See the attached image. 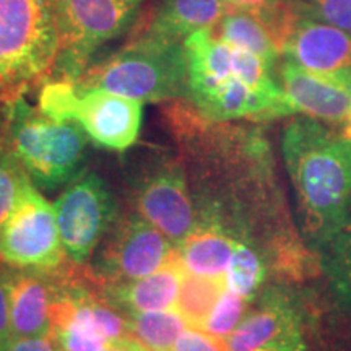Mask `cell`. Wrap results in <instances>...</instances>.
I'll return each mask as SVG.
<instances>
[{"label": "cell", "instance_id": "6da1fadb", "mask_svg": "<svg viewBox=\"0 0 351 351\" xmlns=\"http://www.w3.org/2000/svg\"><path fill=\"white\" fill-rule=\"evenodd\" d=\"M282 152L302 236L320 254L351 212V135L301 116L285 127Z\"/></svg>", "mask_w": 351, "mask_h": 351}, {"label": "cell", "instance_id": "7a4b0ae2", "mask_svg": "<svg viewBox=\"0 0 351 351\" xmlns=\"http://www.w3.org/2000/svg\"><path fill=\"white\" fill-rule=\"evenodd\" d=\"M187 95L208 121L275 119L293 116L274 65L226 43L213 28L184 39Z\"/></svg>", "mask_w": 351, "mask_h": 351}, {"label": "cell", "instance_id": "3957f363", "mask_svg": "<svg viewBox=\"0 0 351 351\" xmlns=\"http://www.w3.org/2000/svg\"><path fill=\"white\" fill-rule=\"evenodd\" d=\"M0 132L38 189L54 191L80 174L88 135L75 122L52 119L20 95L3 101Z\"/></svg>", "mask_w": 351, "mask_h": 351}, {"label": "cell", "instance_id": "277c9868", "mask_svg": "<svg viewBox=\"0 0 351 351\" xmlns=\"http://www.w3.org/2000/svg\"><path fill=\"white\" fill-rule=\"evenodd\" d=\"M77 83L142 103L178 99L187 95L184 41L135 33L119 51L90 65Z\"/></svg>", "mask_w": 351, "mask_h": 351}, {"label": "cell", "instance_id": "5b68a950", "mask_svg": "<svg viewBox=\"0 0 351 351\" xmlns=\"http://www.w3.org/2000/svg\"><path fill=\"white\" fill-rule=\"evenodd\" d=\"M59 29L52 0H0V101L52 75Z\"/></svg>", "mask_w": 351, "mask_h": 351}, {"label": "cell", "instance_id": "8992f818", "mask_svg": "<svg viewBox=\"0 0 351 351\" xmlns=\"http://www.w3.org/2000/svg\"><path fill=\"white\" fill-rule=\"evenodd\" d=\"M38 108L56 121L75 122L91 142L111 152H125L142 130V101L77 82H44Z\"/></svg>", "mask_w": 351, "mask_h": 351}, {"label": "cell", "instance_id": "52a82bcc", "mask_svg": "<svg viewBox=\"0 0 351 351\" xmlns=\"http://www.w3.org/2000/svg\"><path fill=\"white\" fill-rule=\"evenodd\" d=\"M59 29L54 80L77 82L98 49L130 29L138 5L124 0H52Z\"/></svg>", "mask_w": 351, "mask_h": 351}, {"label": "cell", "instance_id": "ba28073f", "mask_svg": "<svg viewBox=\"0 0 351 351\" xmlns=\"http://www.w3.org/2000/svg\"><path fill=\"white\" fill-rule=\"evenodd\" d=\"M51 337L57 351H108L132 339L129 317L80 285H54Z\"/></svg>", "mask_w": 351, "mask_h": 351}, {"label": "cell", "instance_id": "9c48e42d", "mask_svg": "<svg viewBox=\"0 0 351 351\" xmlns=\"http://www.w3.org/2000/svg\"><path fill=\"white\" fill-rule=\"evenodd\" d=\"M64 254L54 205L32 182L0 230V262L47 274L59 269Z\"/></svg>", "mask_w": 351, "mask_h": 351}, {"label": "cell", "instance_id": "30bf717a", "mask_svg": "<svg viewBox=\"0 0 351 351\" xmlns=\"http://www.w3.org/2000/svg\"><path fill=\"white\" fill-rule=\"evenodd\" d=\"M54 208L65 256L85 263L114 218V199L106 182L95 173L77 174Z\"/></svg>", "mask_w": 351, "mask_h": 351}, {"label": "cell", "instance_id": "8fae6325", "mask_svg": "<svg viewBox=\"0 0 351 351\" xmlns=\"http://www.w3.org/2000/svg\"><path fill=\"white\" fill-rule=\"evenodd\" d=\"M283 57L307 72L351 88V34L319 19L306 0H300Z\"/></svg>", "mask_w": 351, "mask_h": 351}, {"label": "cell", "instance_id": "7c38bea8", "mask_svg": "<svg viewBox=\"0 0 351 351\" xmlns=\"http://www.w3.org/2000/svg\"><path fill=\"white\" fill-rule=\"evenodd\" d=\"M176 245L143 217H129L114 232L98 263V274L109 283L129 282L163 269Z\"/></svg>", "mask_w": 351, "mask_h": 351}, {"label": "cell", "instance_id": "4fadbf2b", "mask_svg": "<svg viewBox=\"0 0 351 351\" xmlns=\"http://www.w3.org/2000/svg\"><path fill=\"white\" fill-rule=\"evenodd\" d=\"M140 217L158 228L174 245L194 230L195 218L182 166L176 161L156 166L137 187Z\"/></svg>", "mask_w": 351, "mask_h": 351}, {"label": "cell", "instance_id": "5bb4252c", "mask_svg": "<svg viewBox=\"0 0 351 351\" xmlns=\"http://www.w3.org/2000/svg\"><path fill=\"white\" fill-rule=\"evenodd\" d=\"M280 85L293 114L346 129L351 108L350 86L307 72L287 59L280 65Z\"/></svg>", "mask_w": 351, "mask_h": 351}, {"label": "cell", "instance_id": "9a60e30c", "mask_svg": "<svg viewBox=\"0 0 351 351\" xmlns=\"http://www.w3.org/2000/svg\"><path fill=\"white\" fill-rule=\"evenodd\" d=\"M5 275L13 340L51 335L54 285L46 271L5 267Z\"/></svg>", "mask_w": 351, "mask_h": 351}, {"label": "cell", "instance_id": "2e32d148", "mask_svg": "<svg viewBox=\"0 0 351 351\" xmlns=\"http://www.w3.org/2000/svg\"><path fill=\"white\" fill-rule=\"evenodd\" d=\"M184 271L176 251L174 257L155 274L129 282L108 283L104 296L109 304L127 315L176 309Z\"/></svg>", "mask_w": 351, "mask_h": 351}, {"label": "cell", "instance_id": "e0dca14e", "mask_svg": "<svg viewBox=\"0 0 351 351\" xmlns=\"http://www.w3.org/2000/svg\"><path fill=\"white\" fill-rule=\"evenodd\" d=\"M301 330L296 306L282 293L267 291L251 313H245L239 326L225 340L226 351H257Z\"/></svg>", "mask_w": 351, "mask_h": 351}, {"label": "cell", "instance_id": "ac0fdd59", "mask_svg": "<svg viewBox=\"0 0 351 351\" xmlns=\"http://www.w3.org/2000/svg\"><path fill=\"white\" fill-rule=\"evenodd\" d=\"M226 12L223 0H161L135 33L184 41L199 29L215 28Z\"/></svg>", "mask_w": 351, "mask_h": 351}, {"label": "cell", "instance_id": "d6986e66", "mask_svg": "<svg viewBox=\"0 0 351 351\" xmlns=\"http://www.w3.org/2000/svg\"><path fill=\"white\" fill-rule=\"evenodd\" d=\"M234 245L236 241L217 225L194 226L178 245V257L189 274L225 278Z\"/></svg>", "mask_w": 351, "mask_h": 351}, {"label": "cell", "instance_id": "ffe728a7", "mask_svg": "<svg viewBox=\"0 0 351 351\" xmlns=\"http://www.w3.org/2000/svg\"><path fill=\"white\" fill-rule=\"evenodd\" d=\"M213 29L226 43L261 57L274 67L282 57V46L275 32L265 19L256 13L228 10Z\"/></svg>", "mask_w": 351, "mask_h": 351}, {"label": "cell", "instance_id": "44dd1931", "mask_svg": "<svg viewBox=\"0 0 351 351\" xmlns=\"http://www.w3.org/2000/svg\"><path fill=\"white\" fill-rule=\"evenodd\" d=\"M130 335L148 351H173L176 341L187 327L178 309L130 314Z\"/></svg>", "mask_w": 351, "mask_h": 351}, {"label": "cell", "instance_id": "7402d4cb", "mask_svg": "<svg viewBox=\"0 0 351 351\" xmlns=\"http://www.w3.org/2000/svg\"><path fill=\"white\" fill-rule=\"evenodd\" d=\"M225 288V278H210L184 271L176 309L187 320L189 326L200 328Z\"/></svg>", "mask_w": 351, "mask_h": 351}, {"label": "cell", "instance_id": "603a6c76", "mask_svg": "<svg viewBox=\"0 0 351 351\" xmlns=\"http://www.w3.org/2000/svg\"><path fill=\"white\" fill-rule=\"evenodd\" d=\"M267 270L261 257L249 245L236 241L230 265H228L225 282L226 288L239 296L252 301L257 289L265 280Z\"/></svg>", "mask_w": 351, "mask_h": 351}, {"label": "cell", "instance_id": "cb8c5ba5", "mask_svg": "<svg viewBox=\"0 0 351 351\" xmlns=\"http://www.w3.org/2000/svg\"><path fill=\"white\" fill-rule=\"evenodd\" d=\"M29 184L28 173L0 132V230Z\"/></svg>", "mask_w": 351, "mask_h": 351}, {"label": "cell", "instance_id": "d4e9b609", "mask_svg": "<svg viewBox=\"0 0 351 351\" xmlns=\"http://www.w3.org/2000/svg\"><path fill=\"white\" fill-rule=\"evenodd\" d=\"M247 304L249 300L225 288V291L221 293L217 304L213 306L212 313L208 314L200 328L215 339L225 341L243 320L245 311H247Z\"/></svg>", "mask_w": 351, "mask_h": 351}, {"label": "cell", "instance_id": "484cf974", "mask_svg": "<svg viewBox=\"0 0 351 351\" xmlns=\"http://www.w3.org/2000/svg\"><path fill=\"white\" fill-rule=\"evenodd\" d=\"M320 256L332 287H337L351 274V212L339 234L327 245L326 251L320 252Z\"/></svg>", "mask_w": 351, "mask_h": 351}, {"label": "cell", "instance_id": "4316f807", "mask_svg": "<svg viewBox=\"0 0 351 351\" xmlns=\"http://www.w3.org/2000/svg\"><path fill=\"white\" fill-rule=\"evenodd\" d=\"M319 19L351 34V0H306Z\"/></svg>", "mask_w": 351, "mask_h": 351}, {"label": "cell", "instance_id": "83f0119b", "mask_svg": "<svg viewBox=\"0 0 351 351\" xmlns=\"http://www.w3.org/2000/svg\"><path fill=\"white\" fill-rule=\"evenodd\" d=\"M173 351H226L225 341L208 335L202 328L187 327L176 341Z\"/></svg>", "mask_w": 351, "mask_h": 351}, {"label": "cell", "instance_id": "f1b7e54d", "mask_svg": "<svg viewBox=\"0 0 351 351\" xmlns=\"http://www.w3.org/2000/svg\"><path fill=\"white\" fill-rule=\"evenodd\" d=\"M13 341L10 326V300H8V287L5 267L0 265V351H5Z\"/></svg>", "mask_w": 351, "mask_h": 351}, {"label": "cell", "instance_id": "f546056e", "mask_svg": "<svg viewBox=\"0 0 351 351\" xmlns=\"http://www.w3.org/2000/svg\"><path fill=\"white\" fill-rule=\"evenodd\" d=\"M228 10H244L257 15H271L283 8L289 0H223Z\"/></svg>", "mask_w": 351, "mask_h": 351}, {"label": "cell", "instance_id": "4dcf8cb0", "mask_svg": "<svg viewBox=\"0 0 351 351\" xmlns=\"http://www.w3.org/2000/svg\"><path fill=\"white\" fill-rule=\"evenodd\" d=\"M5 351H57L51 335L32 337V339H15Z\"/></svg>", "mask_w": 351, "mask_h": 351}, {"label": "cell", "instance_id": "1f68e13d", "mask_svg": "<svg viewBox=\"0 0 351 351\" xmlns=\"http://www.w3.org/2000/svg\"><path fill=\"white\" fill-rule=\"evenodd\" d=\"M257 351H307V345L304 339H302V332L298 330Z\"/></svg>", "mask_w": 351, "mask_h": 351}, {"label": "cell", "instance_id": "d6a6232c", "mask_svg": "<svg viewBox=\"0 0 351 351\" xmlns=\"http://www.w3.org/2000/svg\"><path fill=\"white\" fill-rule=\"evenodd\" d=\"M333 291L337 293V298L346 304V307H351V274L346 276L343 282L333 287Z\"/></svg>", "mask_w": 351, "mask_h": 351}, {"label": "cell", "instance_id": "836d02e7", "mask_svg": "<svg viewBox=\"0 0 351 351\" xmlns=\"http://www.w3.org/2000/svg\"><path fill=\"white\" fill-rule=\"evenodd\" d=\"M108 351H148V350L145 348L142 343H138V341L135 340L134 337H132V339L124 340L122 343L112 346V348L108 350Z\"/></svg>", "mask_w": 351, "mask_h": 351}, {"label": "cell", "instance_id": "e575fe53", "mask_svg": "<svg viewBox=\"0 0 351 351\" xmlns=\"http://www.w3.org/2000/svg\"><path fill=\"white\" fill-rule=\"evenodd\" d=\"M345 132H346V134H348V135H351V108H350V119H348V125H346Z\"/></svg>", "mask_w": 351, "mask_h": 351}, {"label": "cell", "instance_id": "d590c367", "mask_svg": "<svg viewBox=\"0 0 351 351\" xmlns=\"http://www.w3.org/2000/svg\"><path fill=\"white\" fill-rule=\"evenodd\" d=\"M127 3H132V5H140V3L143 2V0H124Z\"/></svg>", "mask_w": 351, "mask_h": 351}]
</instances>
